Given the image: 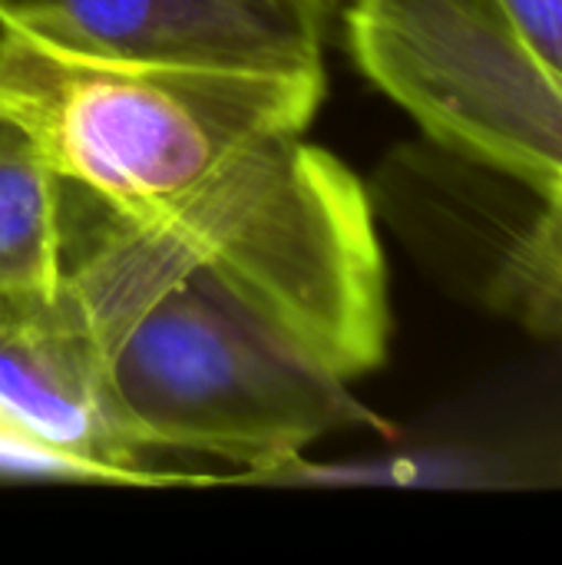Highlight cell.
Listing matches in <instances>:
<instances>
[{"label":"cell","instance_id":"5b68a950","mask_svg":"<svg viewBox=\"0 0 562 565\" xmlns=\"http://www.w3.org/2000/svg\"><path fill=\"white\" fill-rule=\"evenodd\" d=\"M0 420L33 444L60 477L169 487L202 473L159 460L109 381V361L53 295L0 301Z\"/></svg>","mask_w":562,"mask_h":565},{"label":"cell","instance_id":"52a82bcc","mask_svg":"<svg viewBox=\"0 0 562 565\" xmlns=\"http://www.w3.org/2000/svg\"><path fill=\"white\" fill-rule=\"evenodd\" d=\"M63 209V179L33 129L0 99V301L60 288Z\"/></svg>","mask_w":562,"mask_h":565},{"label":"cell","instance_id":"8992f818","mask_svg":"<svg viewBox=\"0 0 562 565\" xmlns=\"http://www.w3.org/2000/svg\"><path fill=\"white\" fill-rule=\"evenodd\" d=\"M325 20L298 0H0V26L43 43L245 70H325Z\"/></svg>","mask_w":562,"mask_h":565},{"label":"cell","instance_id":"ba28073f","mask_svg":"<svg viewBox=\"0 0 562 565\" xmlns=\"http://www.w3.org/2000/svg\"><path fill=\"white\" fill-rule=\"evenodd\" d=\"M497 315L562 341V179L543 189L533 228L517 255Z\"/></svg>","mask_w":562,"mask_h":565},{"label":"cell","instance_id":"3957f363","mask_svg":"<svg viewBox=\"0 0 562 565\" xmlns=\"http://www.w3.org/2000/svg\"><path fill=\"white\" fill-rule=\"evenodd\" d=\"M109 381L162 457H202L265 480L295 473L331 434L374 427L351 381L199 281L149 295L106 341Z\"/></svg>","mask_w":562,"mask_h":565},{"label":"cell","instance_id":"30bf717a","mask_svg":"<svg viewBox=\"0 0 562 565\" xmlns=\"http://www.w3.org/2000/svg\"><path fill=\"white\" fill-rule=\"evenodd\" d=\"M0 467H17V470H43V473H60L33 444L17 437L3 420H0Z\"/></svg>","mask_w":562,"mask_h":565},{"label":"cell","instance_id":"277c9868","mask_svg":"<svg viewBox=\"0 0 562 565\" xmlns=\"http://www.w3.org/2000/svg\"><path fill=\"white\" fill-rule=\"evenodd\" d=\"M358 70L427 139L540 189L562 179V76L500 0H351Z\"/></svg>","mask_w":562,"mask_h":565},{"label":"cell","instance_id":"9c48e42d","mask_svg":"<svg viewBox=\"0 0 562 565\" xmlns=\"http://www.w3.org/2000/svg\"><path fill=\"white\" fill-rule=\"evenodd\" d=\"M540 60L562 76V0H500Z\"/></svg>","mask_w":562,"mask_h":565},{"label":"cell","instance_id":"6da1fadb","mask_svg":"<svg viewBox=\"0 0 562 565\" xmlns=\"http://www.w3.org/2000/svg\"><path fill=\"white\" fill-rule=\"evenodd\" d=\"M172 281L225 295L344 381L388 358V265L368 182L305 132L252 146L149 212H109L66 185L56 291L99 351Z\"/></svg>","mask_w":562,"mask_h":565},{"label":"cell","instance_id":"8fae6325","mask_svg":"<svg viewBox=\"0 0 562 565\" xmlns=\"http://www.w3.org/2000/svg\"><path fill=\"white\" fill-rule=\"evenodd\" d=\"M298 3H305V7H311L315 13H321V17H328L341 0H298Z\"/></svg>","mask_w":562,"mask_h":565},{"label":"cell","instance_id":"7a4b0ae2","mask_svg":"<svg viewBox=\"0 0 562 565\" xmlns=\"http://www.w3.org/2000/svg\"><path fill=\"white\" fill-rule=\"evenodd\" d=\"M325 83V70L76 53L0 26V99L63 185L109 212L159 209L252 146L305 132Z\"/></svg>","mask_w":562,"mask_h":565}]
</instances>
